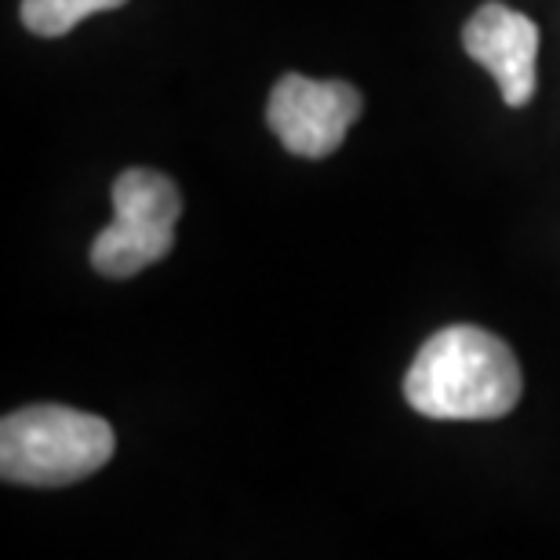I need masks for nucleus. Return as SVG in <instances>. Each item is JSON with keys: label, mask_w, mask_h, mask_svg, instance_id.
I'll list each match as a JSON object with an SVG mask.
<instances>
[{"label": "nucleus", "mask_w": 560, "mask_h": 560, "mask_svg": "<svg viewBox=\"0 0 560 560\" xmlns=\"http://www.w3.org/2000/svg\"><path fill=\"white\" fill-rule=\"evenodd\" d=\"M114 425L62 405L19 408L0 422V477L8 485L66 488L114 458Z\"/></svg>", "instance_id": "nucleus-2"}, {"label": "nucleus", "mask_w": 560, "mask_h": 560, "mask_svg": "<svg viewBox=\"0 0 560 560\" xmlns=\"http://www.w3.org/2000/svg\"><path fill=\"white\" fill-rule=\"evenodd\" d=\"M128 0H22V22L37 37H62L73 26H81L88 15L114 11Z\"/></svg>", "instance_id": "nucleus-6"}, {"label": "nucleus", "mask_w": 560, "mask_h": 560, "mask_svg": "<svg viewBox=\"0 0 560 560\" xmlns=\"http://www.w3.org/2000/svg\"><path fill=\"white\" fill-rule=\"evenodd\" d=\"M463 48L495 77L502 103L521 109L535 98V62H539V26L499 0L480 4L463 30Z\"/></svg>", "instance_id": "nucleus-5"}, {"label": "nucleus", "mask_w": 560, "mask_h": 560, "mask_svg": "<svg viewBox=\"0 0 560 560\" xmlns=\"http://www.w3.org/2000/svg\"><path fill=\"white\" fill-rule=\"evenodd\" d=\"M183 194L167 175L128 167L114 183V222L92 244V266L103 277L125 280L161 262L175 244Z\"/></svg>", "instance_id": "nucleus-3"}, {"label": "nucleus", "mask_w": 560, "mask_h": 560, "mask_svg": "<svg viewBox=\"0 0 560 560\" xmlns=\"http://www.w3.org/2000/svg\"><path fill=\"white\" fill-rule=\"evenodd\" d=\"M524 389L517 357L499 335L474 324L430 335L405 375L408 405L425 419L480 422L517 408Z\"/></svg>", "instance_id": "nucleus-1"}, {"label": "nucleus", "mask_w": 560, "mask_h": 560, "mask_svg": "<svg viewBox=\"0 0 560 560\" xmlns=\"http://www.w3.org/2000/svg\"><path fill=\"white\" fill-rule=\"evenodd\" d=\"M364 114V98L346 81H310L302 73H284L273 84L266 120L288 153L320 161L342 145L346 131Z\"/></svg>", "instance_id": "nucleus-4"}]
</instances>
